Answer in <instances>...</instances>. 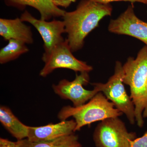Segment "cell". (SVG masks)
I'll use <instances>...</instances> for the list:
<instances>
[{
	"label": "cell",
	"instance_id": "1",
	"mask_svg": "<svg viewBox=\"0 0 147 147\" xmlns=\"http://www.w3.org/2000/svg\"><path fill=\"white\" fill-rule=\"evenodd\" d=\"M110 4H102L91 0H82L75 10L63 16L65 33L72 52L82 49L86 37L98 26L102 18L112 14Z\"/></svg>",
	"mask_w": 147,
	"mask_h": 147
},
{
	"label": "cell",
	"instance_id": "2",
	"mask_svg": "<svg viewBox=\"0 0 147 147\" xmlns=\"http://www.w3.org/2000/svg\"><path fill=\"white\" fill-rule=\"evenodd\" d=\"M123 114L102 93L99 92L84 105L76 107L64 106L58 113L57 117L61 121L73 117L76 123L75 132L93 123L119 117Z\"/></svg>",
	"mask_w": 147,
	"mask_h": 147
},
{
	"label": "cell",
	"instance_id": "3",
	"mask_svg": "<svg viewBox=\"0 0 147 147\" xmlns=\"http://www.w3.org/2000/svg\"><path fill=\"white\" fill-rule=\"evenodd\" d=\"M123 68V82L130 88V96L135 106L136 122L139 127H142L144 125V99L147 82V46L140 50L135 59L129 58Z\"/></svg>",
	"mask_w": 147,
	"mask_h": 147
},
{
	"label": "cell",
	"instance_id": "4",
	"mask_svg": "<svg viewBox=\"0 0 147 147\" xmlns=\"http://www.w3.org/2000/svg\"><path fill=\"white\" fill-rule=\"evenodd\" d=\"M123 70L120 61L116 62L115 73L105 84H92L98 92H101L113 102L115 107L126 116L129 121L134 125L135 120V106L130 96L127 94L124 86Z\"/></svg>",
	"mask_w": 147,
	"mask_h": 147
},
{
	"label": "cell",
	"instance_id": "5",
	"mask_svg": "<svg viewBox=\"0 0 147 147\" xmlns=\"http://www.w3.org/2000/svg\"><path fill=\"white\" fill-rule=\"evenodd\" d=\"M137 134L129 132L119 117L106 119L95 129L93 140L96 147H129Z\"/></svg>",
	"mask_w": 147,
	"mask_h": 147
},
{
	"label": "cell",
	"instance_id": "6",
	"mask_svg": "<svg viewBox=\"0 0 147 147\" xmlns=\"http://www.w3.org/2000/svg\"><path fill=\"white\" fill-rule=\"evenodd\" d=\"M69 47L68 40L55 46L49 53H44L42 60L45 65L40 72V76L45 77L57 69H71L75 72H89L91 66L74 57Z\"/></svg>",
	"mask_w": 147,
	"mask_h": 147
},
{
	"label": "cell",
	"instance_id": "7",
	"mask_svg": "<svg viewBox=\"0 0 147 147\" xmlns=\"http://www.w3.org/2000/svg\"><path fill=\"white\" fill-rule=\"evenodd\" d=\"M89 80L88 72H81L79 75L76 74L73 81L63 79L57 85L53 84L52 88L54 92L61 98L70 100L74 107H79L99 92L95 88L91 90L84 88V86L88 84Z\"/></svg>",
	"mask_w": 147,
	"mask_h": 147
},
{
	"label": "cell",
	"instance_id": "8",
	"mask_svg": "<svg viewBox=\"0 0 147 147\" xmlns=\"http://www.w3.org/2000/svg\"><path fill=\"white\" fill-rule=\"evenodd\" d=\"M21 21L31 24L42 37L45 54L49 53L55 46L63 42L62 34L65 33L63 21L53 20L47 21L37 19L26 11L21 16Z\"/></svg>",
	"mask_w": 147,
	"mask_h": 147
},
{
	"label": "cell",
	"instance_id": "9",
	"mask_svg": "<svg viewBox=\"0 0 147 147\" xmlns=\"http://www.w3.org/2000/svg\"><path fill=\"white\" fill-rule=\"evenodd\" d=\"M108 29L110 32L135 38L147 47V23L137 17L131 6H129L117 18L111 20Z\"/></svg>",
	"mask_w": 147,
	"mask_h": 147
},
{
	"label": "cell",
	"instance_id": "10",
	"mask_svg": "<svg viewBox=\"0 0 147 147\" xmlns=\"http://www.w3.org/2000/svg\"><path fill=\"white\" fill-rule=\"evenodd\" d=\"M76 123L74 120L61 121L44 126H28L27 139L33 142L52 141L73 134Z\"/></svg>",
	"mask_w": 147,
	"mask_h": 147
},
{
	"label": "cell",
	"instance_id": "11",
	"mask_svg": "<svg viewBox=\"0 0 147 147\" xmlns=\"http://www.w3.org/2000/svg\"><path fill=\"white\" fill-rule=\"evenodd\" d=\"M21 18L0 19V35L5 40H18L26 43L33 42L32 33L30 27L23 23Z\"/></svg>",
	"mask_w": 147,
	"mask_h": 147
},
{
	"label": "cell",
	"instance_id": "12",
	"mask_svg": "<svg viewBox=\"0 0 147 147\" xmlns=\"http://www.w3.org/2000/svg\"><path fill=\"white\" fill-rule=\"evenodd\" d=\"M9 5L18 8L30 6L38 10L40 19L47 21L53 17H63L66 11L53 3L52 0H5Z\"/></svg>",
	"mask_w": 147,
	"mask_h": 147
},
{
	"label": "cell",
	"instance_id": "13",
	"mask_svg": "<svg viewBox=\"0 0 147 147\" xmlns=\"http://www.w3.org/2000/svg\"><path fill=\"white\" fill-rule=\"evenodd\" d=\"M0 122L5 129L17 140L28 137V126L22 123L10 108L3 105L0 107Z\"/></svg>",
	"mask_w": 147,
	"mask_h": 147
},
{
	"label": "cell",
	"instance_id": "14",
	"mask_svg": "<svg viewBox=\"0 0 147 147\" xmlns=\"http://www.w3.org/2000/svg\"><path fill=\"white\" fill-rule=\"evenodd\" d=\"M18 147H82L77 135L73 134L52 141L33 142L28 139L17 140Z\"/></svg>",
	"mask_w": 147,
	"mask_h": 147
},
{
	"label": "cell",
	"instance_id": "15",
	"mask_svg": "<svg viewBox=\"0 0 147 147\" xmlns=\"http://www.w3.org/2000/svg\"><path fill=\"white\" fill-rule=\"evenodd\" d=\"M26 44L18 40H9L8 44L0 50V63L3 64L14 60L21 55L28 53L29 49Z\"/></svg>",
	"mask_w": 147,
	"mask_h": 147
},
{
	"label": "cell",
	"instance_id": "16",
	"mask_svg": "<svg viewBox=\"0 0 147 147\" xmlns=\"http://www.w3.org/2000/svg\"><path fill=\"white\" fill-rule=\"evenodd\" d=\"M129 147H147V131L142 137L131 141Z\"/></svg>",
	"mask_w": 147,
	"mask_h": 147
},
{
	"label": "cell",
	"instance_id": "17",
	"mask_svg": "<svg viewBox=\"0 0 147 147\" xmlns=\"http://www.w3.org/2000/svg\"><path fill=\"white\" fill-rule=\"evenodd\" d=\"M93 1L102 4H108L114 1H129L131 3L139 2L147 5V0H91Z\"/></svg>",
	"mask_w": 147,
	"mask_h": 147
},
{
	"label": "cell",
	"instance_id": "18",
	"mask_svg": "<svg viewBox=\"0 0 147 147\" xmlns=\"http://www.w3.org/2000/svg\"><path fill=\"white\" fill-rule=\"evenodd\" d=\"M76 0H52L53 3L56 6H61L62 7H68L73 2L76 1Z\"/></svg>",
	"mask_w": 147,
	"mask_h": 147
},
{
	"label": "cell",
	"instance_id": "19",
	"mask_svg": "<svg viewBox=\"0 0 147 147\" xmlns=\"http://www.w3.org/2000/svg\"><path fill=\"white\" fill-rule=\"evenodd\" d=\"M0 147H18V142H13L7 139L0 138Z\"/></svg>",
	"mask_w": 147,
	"mask_h": 147
},
{
	"label": "cell",
	"instance_id": "20",
	"mask_svg": "<svg viewBox=\"0 0 147 147\" xmlns=\"http://www.w3.org/2000/svg\"><path fill=\"white\" fill-rule=\"evenodd\" d=\"M144 110L147 108V82L146 85V90H145L144 97Z\"/></svg>",
	"mask_w": 147,
	"mask_h": 147
},
{
	"label": "cell",
	"instance_id": "21",
	"mask_svg": "<svg viewBox=\"0 0 147 147\" xmlns=\"http://www.w3.org/2000/svg\"><path fill=\"white\" fill-rule=\"evenodd\" d=\"M143 117L144 118H147V108L144 110L143 112Z\"/></svg>",
	"mask_w": 147,
	"mask_h": 147
}]
</instances>
